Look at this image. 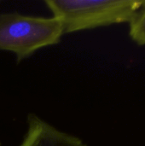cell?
Returning <instances> with one entry per match:
<instances>
[{"label":"cell","mask_w":145,"mask_h":146,"mask_svg":"<svg viewBox=\"0 0 145 146\" xmlns=\"http://www.w3.org/2000/svg\"><path fill=\"white\" fill-rule=\"evenodd\" d=\"M62 35L61 22L53 16L0 14V50L15 54L17 63L42 48L59 44Z\"/></svg>","instance_id":"7a4b0ae2"},{"label":"cell","mask_w":145,"mask_h":146,"mask_svg":"<svg viewBox=\"0 0 145 146\" xmlns=\"http://www.w3.org/2000/svg\"><path fill=\"white\" fill-rule=\"evenodd\" d=\"M63 34L128 23L142 0H45Z\"/></svg>","instance_id":"6da1fadb"},{"label":"cell","mask_w":145,"mask_h":146,"mask_svg":"<svg viewBox=\"0 0 145 146\" xmlns=\"http://www.w3.org/2000/svg\"><path fill=\"white\" fill-rule=\"evenodd\" d=\"M26 126L19 146H88L79 137L57 129L35 114L27 115Z\"/></svg>","instance_id":"3957f363"},{"label":"cell","mask_w":145,"mask_h":146,"mask_svg":"<svg viewBox=\"0 0 145 146\" xmlns=\"http://www.w3.org/2000/svg\"><path fill=\"white\" fill-rule=\"evenodd\" d=\"M129 35L132 41L138 45H145V0L135 12L130 21Z\"/></svg>","instance_id":"277c9868"}]
</instances>
